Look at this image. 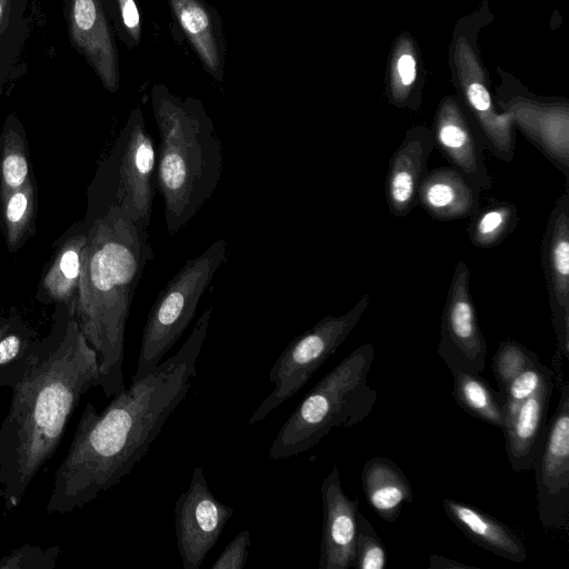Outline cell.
Listing matches in <instances>:
<instances>
[{
    "label": "cell",
    "mask_w": 569,
    "mask_h": 569,
    "mask_svg": "<svg viewBox=\"0 0 569 569\" xmlns=\"http://www.w3.org/2000/svg\"><path fill=\"white\" fill-rule=\"evenodd\" d=\"M431 129L436 147L451 167L480 191L491 189L483 143L457 94H447L439 101Z\"/></svg>",
    "instance_id": "15"
},
{
    "label": "cell",
    "mask_w": 569,
    "mask_h": 569,
    "mask_svg": "<svg viewBox=\"0 0 569 569\" xmlns=\"http://www.w3.org/2000/svg\"><path fill=\"white\" fill-rule=\"evenodd\" d=\"M32 177L27 132L20 119L11 113L0 131V202Z\"/></svg>",
    "instance_id": "28"
},
{
    "label": "cell",
    "mask_w": 569,
    "mask_h": 569,
    "mask_svg": "<svg viewBox=\"0 0 569 569\" xmlns=\"http://www.w3.org/2000/svg\"><path fill=\"white\" fill-rule=\"evenodd\" d=\"M322 535L319 569L353 568L359 500L348 497L337 466L321 482Z\"/></svg>",
    "instance_id": "16"
},
{
    "label": "cell",
    "mask_w": 569,
    "mask_h": 569,
    "mask_svg": "<svg viewBox=\"0 0 569 569\" xmlns=\"http://www.w3.org/2000/svg\"><path fill=\"white\" fill-rule=\"evenodd\" d=\"M386 96L398 109L419 110L422 100V60L411 33L403 31L392 42L386 71Z\"/></svg>",
    "instance_id": "25"
},
{
    "label": "cell",
    "mask_w": 569,
    "mask_h": 569,
    "mask_svg": "<svg viewBox=\"0 0 569 569\" xmlns=\"http://www.w3.org/2000/svg\"><path fill=\"white\" fill-rule=\"evenodd\" d=\"M551 323L558 353L569 357V184L556 200L541 241Z\"/></svg>",
    "instance_id": "14"
},
{
    "label": "cell",
    "mask_w": 569,
    "mask_h": 569,
    "mask_svg": "<svg viewBox=\"0 0 569 569\" xmlns=\"http://www.w3.org/2000/svg\"><path fill=\"white\" fill-rule=\"evenodd\" d=\"M40 339L18 313H11L10 327L0 337V387L11 389L23 377Z\"/></svg>",
    "instance_id": "30"
},
{
    "label": "cell",
    "mask_w": 569,
    "mask_h": 569,
    "mask_svg": "<svg viewBox=\"0 0 569 569\" xmlns=\"http://www.w3.org/2000/svg\"><path fill=\"white\" fill-rule=\"evenodd\" d=\"M361 482L366 498L377 515L392 522L402 506L412 501V487L402 470L390 459L373 457L366 461Z\"/></svg>",
    "instance_id": "26"
},
{
    "label": "cell",
    "mask_w": 569,
    "mask_h": 569,
    "mask_svg": "<svg viewBox=\"0 0 569 569\" xmlns=\"http://www.w3.org/2000/svg\"><path fill=\"white\" fill-rule=\"evenodd\" d=\"M182 32L189 40L206 71L222 81L226 42L218 11L204 0H168Z\"/></svg>",
    "instance_id": "20"
},
{
    "label": "cell",
    "mask_w": 569,
    "mask_h": 569,
    "mask_svg": "<svg viewBox=\"0 0 569 569\" xmlns=\"http://www.w3.org/2000/svg\"><path fill=\"white\" fill-rule=\"evenodd\" d=\"M429 569H449V568H462V569H470V566L458 562L457 560H451L438 555H431L429 557Z\"/></svg>",
    "instance_id": "38"
},
{
    "label": "cell",
    "mask_w": 569,
    "mask_h": 569,
    "mask_svg": "<svg viewBox=\"0 0 569 569\" xmlns=\"http://www.w3.org/2000/svg\"><path fill=\"white\" fill-rule=\"evenodd\" d=\"M387 550L373 526L360 512L357 513V532L353 568L383 569Z\"/></svg>",
    "instance_id": "34"
},
{
    "label": "cell",
    "mask_w": 569,
    "mask_h": 569,
    "mask_svg": "<svg viewBox=\"0 0 569 569\" xmlns=\"http://www.w3.org/2000/svg\"><path fill=\"white\" fill-rule=\"evenodd\" d=\"M211 313L212 307L207 308L176 355L149 375L131 380L102 411L86 405L56 470L48 513L83 508L118 485L147 453L191 387Z\"/></svg>",
    "instance_id": "1"
},
{
    "label": "cell",
    "mask_w": 569,
    "mask_h": 569,
    "mask_svg": "<svg viewBox=\"0 0 569 569\" xmlns=\"http://www.w3.org/2000/svg\"><path fill=\"white\" fill-rule=\"evenodd\" d=\"M518 224V209L508 201L488 204L471 217L468 228L470 242L480 249L499 246Z\"/></svg>",
    "instance_id": "31"
},
{
    "label": "cell",
    "mask_w": 569,
    "mask_h": 569,
    "mask_svg": "<svg viewBox=\"0 0 569 569\" xmlns=\"http://www.w3.org/2000/svg\"><path fill=\"white\" fill-rule=\"evenodd\" d=\"M369 303L370 296L366 293L346 313L326 316L296 337L270 369L269 380L274 385V389L252 413L248 425L263 420L272 410L299 391L348 338Z\"/></svg>",
    "instance_id": "9"
},
{
    "label": "cell",
    "mask_w": 569,
    "mask_h": 569,
    "mask_svg": "<svg viewBox=\"0 0 569 569\" xmlns=\"http://www.w3.org/2000/svg\"><path fill=\"white\" fill-rule=\"evenodd\" d=\"M39 18V0H0V93L19 74Z\"/></svg>",
    "instance_id": "24"
},
{
    "label": "cell",
    "mask_w": 569,
    "mask_h": 569,
    "mask_svg": "<svg viewBox=\"0 0 569 569\" xmlns=\"http://www.w3.org/2000/svg\"><path fill=\"white\" fill-rule=\"evenodd\" d=\"M118 30L129 47H137L141 40V16L138 0H113Z\"/></svg>",
    "instance_id": "36"
},
{
    "label": "cell",
    "mask_w": 569,
    "mask_h": 569,
    "mask_svg": "<svg viewBox=\"0 0 569 569\" xmlns=\"http://www.w3.org/2000/svg\"><path fill=\"white\" fill-rule=\"evenodd\" d=\"M86 240L87 228L82 222L62 234L38 283L39 302L64 307L74 317Z\"/></svg>",
    "instance_id": "19"
},
{
    "label": "cell",
    "mask_w": 569,
    "mask_h": 569,
    "mask_svg": "<svg viewBox=\"0 0 569 569\" xmlns=\"http://www.w3.org/2000/svg\"><path fill=\"white\" fill-rule=\"evenodd\" d=\"M538 362H540L539 357L526 346L511 339L501 341L491 362L499 390L518 373Z\"/></svg>",
    "instance_id": "32"
},
{
    "label": "cell",
    "mask_w": 569,
    "mask_h": 569,
    "mask_svg": "<svg viewBox=\"0 0 569 569\" xmlns=\"http://www.w3.org/2000/svg\"><path fill=\"white\" fill-rule=\"evenodd\" d=\"M492 20L488 0L459 18L449 43L448 60L456 94L477 128L483 147L509 163L516 148L513 124L510 117L497 108L478 44L480 31Z\"/></svg>",
    "instance_id": "7"
},
{
    "label": "cell",
    "mask_w": 569,
    "mask_h": 569,
    "mask_svg": "<svg viewBox=\"0 0 569 569\" xmlns=\"http://www.w3.org/2000/svg\"><path fill=\"white\" fill-rule=\"evenodd\" d=\"M435 148L431 127L420 124L406 131L390 158L385 190L389 212L396 218H405L417 204L418 190Z\"/></svg>",
    "instance_id": "18"
},
{
    "label": "cell",
    "mask_w": 569,
    "mask_h": 569,
    "mask_svg": "<svg viewBox=\"0 0 569 569\" xmlns=\"http://www.w3.org/2000/svg\"><path fill=\"white\" fill-rule=\"evenodd\" d=\"M50 333L38 342L23 377L11 388L0 425V497L17 508L56 453L82 396L99 387V359L64 307L54 306Z\"/></svg>",
    "instance_id": "2"
},
{
    "label": "cell",
    "mask_w": 569,
    "mask_h": 569,
    "mask_svg": "<svg viewBox=\"0 0 569 569\" xmlns=\"http://www.w3.org/2000/svg\"><path fill=\"white\" fill-rule=\"evenodd\" d=\"M553 392L552 377L526 399L506 419L503 433L509 463L513 471H530L536 450L547 423V412Z\"/></svg>",
    "instance_id": "21"
},
{
    "label": "cell",
    "mask_w": 569,
    "mask_h": 569,
    "mask_svg": "<svg viewBox=\"0 0 569 569\" xmlns=\"http://www.w3.org/2000/svg\"><path fill=\"white\" fill-rule=\"evenodd\" d=\"M496 70L500 79L493 92L497 108L569 184V99L537 96L500 66Z\"/></svg>",
    "instance_id": "10"
},
{
    "label": "cell",
    "mask_w": 569,
    "mask_h": 569,
    "mask_svg": "<svg viewBox=\"0 0 569 569\" xmlns=\"http://www.w3.org/2000/svg\"><path fill=\"white\" fill-rule=\"evenodd\" d=\"M61 553L59 546L42 548L24 543L0 559V569H53Z\"/></svg>",
    "instance_id": "35"
},
{
    "label": "cell",
    "mask_w": 569,
    "mask_h": 569,
    "mask_svg": "<svg viewBox=\"0 0 569 569\" xmlns=\"http://www.w3.org/2000/svg\"><path fill=\"white\" fill-rule=\"evenodd\" d=\"M537 502L541 525L560 529L569 512V383L560 390L555 413L546 423L536 450Z\"/></svg>",
    "instance_id": "11"
},
{
    "label": "cell",
    "mask_w": 569,
    "mask_h": 569,
    "mask_svg": "<svg viewBox=\"0 0 569 569\" xmlns=\"http://www.w3.org/2000/svg\"><path fill=\"white\" fill-rule=\"evenodd\" d=\"M11 323V315L6 316L4 311L0 308V337L8 330Z\"/></svg>",
    "instance_id": "39"
},
{
    "label": "cell",
    "mask_w": 569,
    "mask_h": 569,
    "mask_svg": "<svg viewBox=\"0 0 569 569\" xmlns=\"http://www.w3.org/2000/svg\"><path fill=\"white\" fill-rule=\"evenodd\" d=\"M38 191L36 177L9 192L0 202V232L10 253L20 250L36 233Z\"/></svg>",
    "instance_id": "27"
},
{
    "label": "cell",
    "mask_w": 569,
    "mask_h": 569,
    "mask_svg": "<svg viewBox=\"0 0 569 569\" xmlns=\"http://www.w3.org/2000/svg\"><path fill=\"white\" fill-rule=\"evenodd\" d=\"M174 531L183 569H199L234 509L211 492L203 470L194 467L188 489L176 500Z\"/></svg>",
    "instance_id": "13"
},
{
    "label": "cell",
    "mask_w": 569,
    "mask_h": 569,
    "mask_svg": "<svg viewBox=\"0 0 569 569\" xmlns=\"http://www.w3.org/2000/svg\"><path fill=\"white\" fill-rule=\"evenodd\" d=\"M375 347L365 343L350 352L303 397L269 449L270 459L308 451L333 428H351L373 410L377 391L368 385Z\"/></svg>",
    "instance_id": "5"
},
{
    "label": "cell",
    "mask_w": 569,
    "mask_h": 569,
    "mask_svg": "<svg viewBox=\"0 0 569 569\" xmlns=\"http://www.w3.org/2000/svg\"><path fill=\"white\" fill-rule=\"evenodd\" d=\"M70 38L111 93L120 84L118 51L100 0H71Z\"/></svg>",
    "instance_id": "17"
},
{
    "label": "cell",
    "mask_w": 569,
    "mask_h": 569,
    "mask_svg": "<svg viewBox=\"0 0 569 569\" xmlns=\"http://www.w3.org/2000/svg\"><path fill=\"white\" fill-rule=\"evenodd\" d=\"M550 377H552L550 369L538 362L512 378L498 391L505 418H509Z\"/></svg>",
    "instance_id": "33"
},
{
    "label": "cell",
    "mask_w": 569,
    "mask_h": 569,
    "mask_svg": "<svg viewBox=\"0 0 569 569\" xmlns=\"http://www.w3.org/2000/svg\"><path fill=\"white\" fill-rule=\"evenodd\" d=\"M159 132L156 188L169 236L178 233L211 199L222 174V144L202 102L163 84L150 93Z\"/></svg>",
    "instance_id": "4"
},
{
    "label": "cell",
    "mask_w": 569,
    "mask_h": 569,
    "mask_svg": "<svg viewBox=\"0 0 569 569\" xmlns=\"http://www.w3.org/2000/svg\"><path fill=\"white\" fill-rule=\"evenodd\" d=\"M228 258L224 239L188 259L158 293L142 330L137 369L131 380L153 371L191 322L198 303Z\"/></svg>",
    "instance_id": "8"
},
{
    "label": "cell",
    "mask_w": 569,
    "mask_h": 569,
    "mask_svg": "<svg viewBox=\"0 0 569 569\" xmlns=\"http://www.w3.org/2000/svg\"><path fill=\"white\" fill-rule=\"evenodd\" d=\"M470 277L467 263L458 261L442 309L437 352L450 371L481 373L486 366L487 341L470 292Z\"/></svg>",
    "instance_id": "12"
},
{
    "label": "cell",
    "mask_w": 569,
    "mask_h": 569,
    "mask_svg": "<svg viewBox=\"0 0 569 569\" xmlns=\"http://www.w3.org/2000/svg\"><path fill=\"white\" fill-rule=\"evenodd\" d=\"M154 254L147 229L112 206L87 227L74 319L99 359L107 397L126 388L124 330L132 299Z\"/></svg>",
    "instance_id": "3"
},
{
    "label": "cell",
    "mask_w": 569,
    "mask_h": 569,
    "mask_svg": "<svg viewBox=\"0 0 569 569\" xmlns=\"http://www.w3.org/2000/svg\"><path fill=\"white\" fill-rule=\"evenodd\" d=\"M251 542L249 530L240 531L222 550L211 565L212 569H242L248 559Z\"/></svg>",
    "instance_id": "37"
},
{
    "label": "cell",
    "mask_w": 569,
    "mask_h": 569,
    "mask_svg": "<svg viewBox=\"0 0 569 569\" xmlns=\"http://www.w3.org/2000/svg\"><path fill=\"white\" fill-rule=\"evenodd\" d=\"M156 191V149L142 110L133 108L88 188L87 228L114 206L148 229Z\"/></svg>",
    "instance_id": "6"
},
{
    "label": "cell",
    "mask_w": 569,
    "mask_h": 569,
    "mask_svg": "<svg viewBox=\"0 0 569 569\" xmlns=\"http://www.w3.org/2000/svg\"><path fill=\"white\" fill-rule=\"evenodd\" d=\"M453 377L452 397L469 415L501 430L505 428V412L499 393L480 373L451 371Z\"/></svg>",
    "instance_id": "29"
},
{
    "label": "cell",
    "mask_w": 569,
    "mask_h": 569,
    "mask_svg": "<svg viewBox=\"0 0 569 569\" xmlns=\"http://www.w3.org/2000/svg\"><path fill=\"white\" fill-rule=\"evenodd\" d=\"M483 1V0H482ZM489 1V0H488Z\"/></svg>",
    "instance_id": "40"
},
{
    "label": "cell",
    "mask_w": 569,
    "mask_h": 569,
    "mask_svg": "<svg viewBox=\"0 0 569 569\" xmlns=\"http://www.w3.org/2000/svg\"><path fill=\"white\" fill-rule=\"evenodd\" d=\"M442 505L453 525L479 547L512 562L527 560L523 541L507 525L466 502L445 498Z\"/></svg>",
    "instance_id": "23"
},
{
    "label": "cell",
    "mask_w": 569,
    "mask_h": 569,
    "mask_svg": "<svg viewBox=\"0 0 569 569\" xmlns=\"http://www.w3.org/2000/svg\"><path fill=\"white\" fill-rule=\"evenodd\" d=\"M480 190L452 167L427 172L417 203L432 218L451 221L471 218L480 208Z\"/></svg>",
    "instance_id": "22"
}]
</instances>
